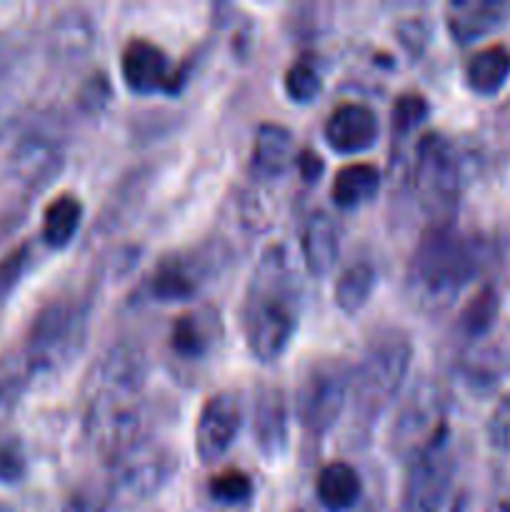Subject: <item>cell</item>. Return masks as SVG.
Segmentation results:
<instances>
[{
  "mask_svg": "<svg viewBox=\"0 0 510 512\" xmlns=\"http://www.w3.org/2000/svg\"><path fill=\"white\" fill-rule=\"evenodd\" d=\"M378 115L360 103H343L325 120V140L333 150L345 155L363 153L378 140Z\"/></svg>",
  "mask_w": 510,
  "mask_h": 512,
  "instance_id": "obj_13",
  "label": "cell"
},
{
  "mask_svg": "<svg viewBox=\"0 0 510 512\" xmlns=\"http://www.w3.org/2000/svg\"><path fill=\"white\" fill-rule=\"evenodd\" d=\"M253 438L265 458L288 448V400L275 385H260L253 398Z\"/></svg>",
  "mask_w": 510,
  "mask_h": 512,
  "instance_id": "obj_14",
  "label": "cell"
},
{
  "mask_svg": "<svg viewBox=\"0 0 510 512\" xmlns=\"http://www.w3.org/2000/svg\"><path fill=\"white\" fill-rule=\"evenodd\" d=\"M18 168L30 183H45L60 168V153L50 143H30L20 150Z\"/></svg>",
  "mask_w": 510,
  "mask_h": 512,
  "instance_id": "obj_26",
  "label": "cell"
},
{
  "mask_svg": "<svg viewBox=\"0 0 510 512\" xmlns=\"http://www.w3.org/2000/svg\"><path fill=\"white\" fill-rule=\"evenodd\" d=\"M63 512H108V503L90 493H73L65 500Z\"/></svg>",
  "mask_w": 510,
  "mask_h": 512,
  "instance_id": "obj_35",
  "label": "cell"
},
{
  "mask_svg": "<svg viewBox=\"0 0 510 512\" xmlns=\"http://www.w3.org/2000/svg\"><path fill=\"white\" fill-rule=\"evenodd\" d=\"M0 512H15V510L8 508V505H0Z\"/></svg>",
  "mask_w": 510,
  "mask_h": 512,
  "instance_id": "obj_38",
  "label": "cell"
},
{
  "mask_svg": "<svg viewBox=\"0 0 510 512\" xmlns=\"http://www.w3.org/2000/svg\"><path fill=\"white\" fill-rule=\"evenodd\" d=\"M488 438L495 450L510 455V393L503 395V400L495 405L493 415H490Z\"/></svg>",
  "mask_w": 510,
  "mask_h": 512,
  "instance_id": "obj_32",
  "label": "cell"
},
{
  "mask_svg": "<svg viewBox=\"0 0 510 512\" xmlns=\"http://www.w3.org/2000/svg\"><path fill=\"white\" fill-rule=\"evenodd\" d=\"M455 463L448 445L410 465L403 512H443L453 488Z\"/></svg>",
  "mask_w": 510,
  "mask_h": 512,
  "instance_id": "obj_11",
  "label": "cell"
},
{
  "mask_svg": "<svg viewBox=\"0 0 510 512\" xmlns=\"http://www.w3.org/2000/svg\"><path fill=\"white\" fill-rule=\"evenodd\" d=\"M508 15L510 3L503 0H455L445 10V23L455 43L468 45L498 30Z\"/></svg>",
  "mask_w": 510,
  "mask_h": 512,
  "instance_id": "obj_15",
  "label": "cell"
},
{
  "mask_svg": "<svg viewBox=\"0 0 510 512\" xmlns=\"http://www.w3.org/2000/svg\"><path fill=\"white\" fill-rule=\"evenodd\" d=\"M285 93L290 95V100L295 103H310L315 95L323 88V80H320L318 70L308 63H295L290 65L288 73H285Z\"/></svg>",
  "mask_w": 510,
  "mask_h": 512,
  "instance_id": "obj_29",
  "label": "cell"
},
{
  "mask_svg": "<svg viewBox=\"0 0 510 512\" xmlns=\"http://www.w3.org/2000/svg\"><path fill=\"white\" fill-rule=\"evenodd\" d=\"M315 490L325 510L345 512L358 503L360 478L348 463H330L320 470Z\"/></svg>",
  "mask_w": 510,
  "mask_h": 512,
  "instance_id": "obj_22",
  "label": "cell"
},
{
  "mask_svg": "<svg viewBox=\"0 0 510 512\" xmlns=\"http://www.w3.org/2000/svg\"><path fill=\"white\" fill-rule=\"evenodd\" d=\"M243 423V405L230 390L215 393L205 400L195 423V450L205 465L215 463L230 450Z\"/></svg>",
  "mask_w": 510,
  "mask_h": 512,
  "instance_id": "obj_10",
  "label": "cell"
},
{
  "mask_svg": "<svg viewBox=\"0 0 510 512\" xmlns=\"http://www.w3.org/2000/svg\"><path fill=\"white\" fill-rule=\"evenodd\" d=\"M120 73L133 93L153 95L175 90V70L170 68V58L145 38H133L125 45L120 55Z\"/></svg>",
  "mask_w": 510,
  "mask_h": 512,
  "instance_id": "obj_12",
  "label": "cell"
},
{
  "mask_svg": "<svg viewBox=\"0 0 510 512\" xmlns=\"http://www.w3.org/2000/svg\"><path fill=\"white\" fill-rule=\"evenodd\" d=\"M380 190V173L375 165L370 163H350L335 173L333 195L335 205L345 210L360 208V205L370 203Z\"/></svg>",
  "mask_w": 510,
  "mask_h": 512,
  "instance_id": "obj_20",
  "label": "cell"
},
{
  "mask_svg": "<svg viewBox=\"0 0 510 512\" xmlns=\"http://www.w3.org/2000/svg\"><path fill=\"white\" fill-rule=\"evenodd\" d=\"M25 265H28V248L13 250V253L0 260V315H3L5 303H8L18 280L23 278Z\"/></svg>",
  "mask_w": 510,
  "mask_h": 512,
  "instance_id": "obj_31",
  "label": "cell"
},
{
  "mask_svg": "<svg viewBox=\"0 0 510 512\" xmlns=\"http://www.w3.org/2000/svg\"><path fill=\"white\" fill-rule=\"evenodd\" d=\"M85 343V315L73 303H50L35 315L25 340L23 363L30 375L65 368Z\"/></svg>",
  "mask_w": 510,
  "mask_h": 512,
  "instance_id": "obj_6",
  "label": "cell"
},
{
  "mask_svg": "<svg viewBox=\"0 0 510 512\" xmlns=\"http://www.w3.org/2000/svg\"><path fill=\"white\" fill-rule=\"evenodd\" d=\"M375 288V270L370 263H355L335 280L333 298L343 313H358Z\"/></svg>",
  "mask_w": 510,
  "mask_h": 512,
  "instance_id": "obj_24",
  "label": "cell"
},
{
  "mask_svg": "<svg viewBox=\"0 0 510 512\" xmlns=\"http://www.w3.org/2000/svg\"><path fill=\"white\" fill-rule=\"evenodd\" d=\"M25 473V455L15 440L0 443V483H18Z\"/></svg>",
  "mask_w": 510,
  "mask_h": 512,
  "instance_id": "obj_33",
  "label": "cell"
},
{
  "mask_svg": "<svg viewBox=\"0 0 510 512\" xmlns=\"http://www.w3.org/2000/svg\"><path fill=\"white\" fill-rule=\"evenodd\" d=\"M295 165H298L300 175L305 180H318L320 173H323V160L313 150H300L298 158H295Z\"/></svg>",
  "mask_w": 510,
  "mask_h": 512,
  "instance_id": "obj_36",
  "label": "cell"
},
{
  "mask_svg": "<svg viewBox=\"0 0 510 512\" xmlns=\"http://www.w3.org/2000/svg\"><path fill=\"white\" fill-rule=\"evenodd\" d=\"M428 23L423 18H405L398 25V38L410 55H420L428 45Z\"/></svg>",
  "mask_w": 510,
  "mask_h": 512,
  "instance_id": "obj_34",
  "label": "cell"
},
{
  "mask_svg": "<svg viewBox=\"0 0 510 512\" xmlns=\"http://www.w3.org/2000/svg\"><path fill=\"white\" fill-rule=\"evenodd\" d=\"M448 413H445V400L433 385H418L403 408L398 410L390 445L395 455L413 465L415 460L425 458L433 450L448 445Z\"/></svg>",
  "mask_w": 510,
  "mask_h": 512,
  "instance_id": "obj_9",
  "label": "cell"
},
{
  "mask_svg": "<svg viewBox=\"0 0 510 512\" xmlns=\"http://www.w3.org/2000/svg\"><path fill=\"white\" fill-rule=\"evenodd\" d=\"M485 248L458 233L455 223L428 225L408 263V293L423 313L448 308L483 270Z\"/></svg>",
  "mask_w": 510,
  "mask_h": 512,
  "instance_id": "obj_3",
  "label": "cell"
},
{
  "mask_svg": "<svg viewBox=\"0 0 510 512\" xmlns=\"http://www.w3.org/2000/svg\"><path fill=\"white\" fill-rule=\"evenodd\" d=\"M208 493L220 505H240L253 498V480L243 470L228 468L213 475L208 483Z\"/></svg>",
  "mask_w": 510,
  "mask_h": 512,
  "instance_id": "obj_27",
  "label": "cell"
},
{
  "mask_svg": "<svg viewBox=\"0 0 510 512\" xmlns=\"http://www.w3.org/2000/svg\"><path fill=\"white\" fill-rule=\"evenodd\" d=\"M468 85L480 95H495L510 78V48L488 45L478 50L465 65Z\"/></svg>",
  "mask_w": 510,
  "mask_h": 512,
  "instance_id": "obj_21",
  "label": "cell"
},
{
  "mask_svg": "<svg viewBox=\"0 0 510 512\" xmlns=\"http://www.w3.org/2000/svg\"><path fill=\"white\" fill-rule=\"evenodd\" d=\"M145 373V355L133 343L110 345L90 370L85 388V435L108 458L140 440Z\"/></svg>",
  "mask_w": 510,
  "mask_h": 512,
  "instance_id": "obj_1",
  "label": "cell"
},
{
  "mask_svg": "<svg viewBox=\"0 0 510 512\" xmlns=\"http://www.w3.org/2000/svg\"><path fill=\"white\" fill-rule=\"evenodd\" d=\"M83 218V205L73 195H58L43 213V238L53 248H65L75 238Z\"/></svg>",
  "mask_w": 510,
  "mask_h": 512,
  "instance_id": "obj_23",
  "label": "cell"
},
{
  "mask_svg": "<svg viewBox=\"0 0 510 512\" xmlns=\"http://www.w3.org/2000/svg\"><path fill=\"white\" fill-rule=\"evenodd\" d=\"M350 383L353 370L343 360H318L310 365L295 390V415L300 428L313 438H323L348 405Z\"/></svg>",
  "mask_w": 510,
  "mask_h": 512,
  "instance_id": "obj_8",
  "label": "cell"
},
{
  "mask_svg": "<svg viewBox=\"0 0 510 512\" xmlns=\"http://www.w3.org/2000/svg\"><path fill=\"white\" fill-rule=\"evenodd\" d=\"M295 138L278 123H263L255 130L253 168L263 178H278L295 163Z\"/></svg>",
  "mask_w": 510,
  "mask_h": 512,
  "instance_id": "obj_19",
  "label": "cell"
},
{
  "mask_svg": "<svg viewBox=\"0 0 510 512\" xmlns=\"http://www.w3.org/2000/svg\"><path fill=\"white\" fill-rule=\"evenodd\" d=\"M300 253L310 275H328L340 255L338 228L325 213H315L300 230Z\"/></svg>",
  "mask_w": 510,
  "mask_h": 512,
  "instance_id": "obj_18",
  "label": "cell"
},
{
  "mask_svg": "<svg viewBox=\"0 0 510 512\" xmlns=\"http://www.w3.org/2000/svg\"><path fill=\"white\" fill-rule=\"evenodd\" d=\"M428 115V103H425L423 95L418 93H405L395 100L393 105V133L398 135H408L418 128L420 123Z\"/></svg>",
  "mask_w": 510,
  "mask_h": 512,
  "instance_id": "obj_30",
  "label": "cell"
},
{
  "mask_svg": "<svg viewBox=\"0 0 510 512\" xmlns=\"http://www.w3.org/2000/svg\"><path fill=\"white\" fill-rule=\"evenodd\" d=\"M220 335H223V323H220L218 310L203 305V308L188 310L175 320L173 333H170V348L175 350L178 358L200 360L215 348Z\"/></svg>",
  "mask_w": 510,
  "mask_h": 512,
  "instance_id": "obj_16",
  "label": "cell"
},
{
  "mask_svg": "<svg viewBox=\"0 0 510 512\" xmlns=\"http://www.w3.org/2000/svg\"><path fill=\"white\" fill-rule=\"evenodd\" d=\"M300 285L283 245H268L250 275L243 303V333L260 363H275L298 328Z\"/></svg>",
  "mask_w": 510,
  "mask_h": 512,
  "instance_id": "obj_2",
  "label": "cell"
},
{
  "mask_svg": "<svg viewBox=\"0 0 510 512\" xmlns=\"http://www.w3.org/2000/svg\"><path fill=\"white\" fill-rule=\"evenodd\" d=\"M178 468V460L155 440H135L108 463V500L130 508L153 498Z\"/></svg>",
  "mask_w": 510,
  "mask_h": 512,
  "instance_id": "obj_7",
  "label": "cell"
},
{
  "mask_svg": "<svg viewBox=\"0 0 510 512\" xmlns=\"http://www.w3.org/2000/svg\"><path fill=\"white\" fill-rule=\"evenodd\" d=\"M200 278V265L193 258L170 255L150 273L148 293L158 303H183L198 293Z\"/></svg>",
  "mask_w": 510,
  "mask_h": 512,
  "instance_id": "obj_17",
  "label": "cell"
},
{
  "mask_svg": "<svg viewBox=\"0 0 510 512\" xmlns=\"http://www.w3.org/2000/svg\"><path fill=\"white\" fill-rule=\"evenodd\" d=\"M498 290L493 285H483L478 293L470 298V303L465 305L463 313H460V330H463L468 338H480V335L488 333L495 323V315H498Z\"/></svg>",
  "mask_w": 510,
  "mask_h": 512,
  "instance_id": "obj_25",
  "label": "cell"
},
{
  "mask_svg": "<svg viewBox=\"0 0 510 512\" xmlns=\"http://www.w3.org/2000/svg\"><path fill=\"white\" fill-rule=\"evenodd\" d=\"M488 512H510V473L498 480Z\"/></svg>",
  "mask_w": 510,
  "mask_h": 512,
  "instance_id": "obj_37",
  "label": "cell"
},
{
  "mask_svg": "<svg viewBox=\"0 0 510 512\" xmlns=\"http://www.w3.org/2000/svg\"><path fill=\"white\" fill-rule=\"evenodd\" d=\"M413 185L420 205L430 215V225L453 223L463 175H460L458 153L443 135L430 133L418 143Z\"/></svg>",
  "mask_w": 510,
  "mask_h": 512,
  "instance_id": "obj_5",
  "label": "cell"
},
{
  "mask_svg": "<svg viewBox=\"0 0 510 512\" xmlns=\"http://www.w3.org/2000/svg\"><path fill=\"white\" fill-rule=\"evenodd\" d=\"M30 378H33V375L25 368L23 358L0 363V425L10 418V413H13V408L18 405L20 393H23L25 383H28Z\"/></svg>",
  "mask_w": 510,
  "mask_h": 512,
  "instance_id": "obj_28",
  "label": "cell"
},
{
  "mask_svg": "<svg viewBox=\"0 0 510 512\" xmlns=\"http://www.w3.org/2000/svg\"><path fill=\"white\" fill-rule=\"evenodd\" d=\"M410 360L413 345L398 330H388L370 340L350 383V398L360 420L370 423L398 398L403 380L408 378Z\"/></svg>",
  "mask_w": 510,
  "mask_h": 512,
  "instance_id": "obj_4",
  "label": "cell"
}]
</instances>
